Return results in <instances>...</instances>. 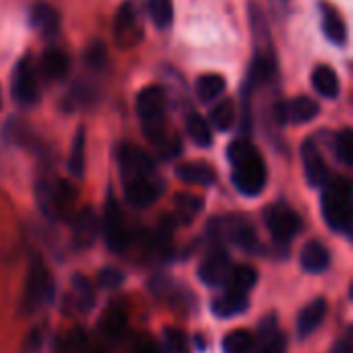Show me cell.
<instances>
[{"label":"cell","instance_id":"6da1fadb","mask_svg":"<svg viewBox=\"0 0 353 353\" xmlns=\"http://www.w3.org/2000/svg\"><path fill=\"white\" fill-rule=\"evenodd\" d=\"M228 157L234 186L246 196L261 194L267 186V165L261 151L248 139H236L228 149Z\"/></svg>","mask_w":353,"mask_h":353},{"label":"cell","instance_id":"7a4b0ae2","mask_svg":"<svg viewBox=\"0 0 353 353\" xmlns=\"http://www.w3.org/2000/svg\"><path fill=\"white\" fill-rule=\"evenodd\" d=\"M165 112H168V99L165 91L159 85H147L137 95V114L143 126L145 137L157 147L168 134H165Z\"/></svg>","mask_w":353,"mask_h":353},{"label":"cell","instance_id":"3957f363","mask_svg":"<svg viewBox=\"0 0 353 353\" xmlns=\"http://www.w3.org/2000/svg\"><path fill=\"white\" fill-rule=\"evenodd\" d=\"M323 213L327 223L345 236L352 234V182L343 176L327 180L323 186Z\"/></svg>","mask_w":353,"mask_h":353},{"label":"cell","instance_id":"277c9868","mask_svg":"<svg viewBox=\"0 0 353 353\" xmlns=\"http://www.w3.org/2000/svg\"><path fill=\"white\" fill-rule=\"evenodd\" d=\"M39 207L41 211L52 217V219H64L72 215L74 199L77 192L66 180H56V182H41L37 190Z\"/></svg>","mask_w":353,"mask_h":353},{"label":"cell","instance_id":"5b68a950","mask_svg":"<svg viewBox=\"0 0 353 353\" xmlns=\"http://www.w3.org/2000/svg\"><path fill=\"white\" fill-rule=\"evenodd\" d=\"M10 93L12 99L19 105H33L39 97V81H37V70L31 60V56H23L14 70H12V81H10Z\"/></svg>","mask_w":353,"mask_h":353},{"label":"cell","instance_id":"8992f818","mask_svg":"<svg viewBox=\"0 0 353 353\" xmlns=\"http://www.w3.org/2000/svg\"><path fill=\"white\" fill-rule=\"evenodd\" d=\"M265 223L271 232V236L281 242V244H288L292 242L300 230H302V219L298 215L296 209L279 203V205H271L267 211H265Z\"/></svg>","mask_w":353,"mask_h":353},{"label":"cell","instance_id":"52a82bcc","mask_svg":"<svg viewBox=\"0 0 353 353\" xmlns=\"http://www.w3.org/2000/svg\"><path fill=\"white\" fill-rule=\"evenodd\" d=\"M54 294V283H52V275L46 269V265L41 261L33 263L25 281V308L27 310H35L39 306H43Z\"/></svg>","mask_w":353,"mask_h":353},{"label":"cell","instance_id":"ba28073f","mask_svg":"<svg viewBox=\"0 0 353 353\" xmlns=\"http://www.w3.org/2000/svg\"><path fill=\"white\" fill-rule=\"evenodd\" d=\"M103 236H105L108 248L116 254H122L130 242V234H128L124 215H122L118 203L114 201V196H110L103 207Z\"/></svg>","mask_w":353,"mask_h":353},{"label":"cell","instance_id":"9c48e42d","mask_svg":"<svg viewBox=\"0 0 353 353\" xmlns=\"http://www.w3.org/2000/svg\"><path fill=\"white\" fill-rule=\"evenodd\" d=\"M161 192H163V182L159 180L157 174L124 180L126 201L137 209H145V207L153 205L161 196Z\"/></svg>","mask_w":353,"mask_h":353},{"label":"cell","instance_id":"30bf717a","mask_svg":"<svg viewBox=\"0 0 353 353\" xmlns=\"http://www.w3.org/2000/svg\"><path fill=\"white\" fill-rule=\"evenodd\" d=\"M118 163H120L122 180H130V178L155 174V161L151 159V155L145 153L143 149L130 145V143H126V145L120 147V151H118Z\"/></svg>","mask_w":353,"mask_h":353},{"label":"cell","instance_id":"8fae6325","mask_svg":"<svg viewBox=\"0 0 353 353\" xmlns=\"http://www.w3.org/2000/svg\"><path fill=\"white\" fill-rule=\"evenodd\" d=\"M211 232H213V234L217 232V236L223 234L232 244H236L238 248L248 250V252H252V250L259 246V238H256L254 228H252L248 221L238 219V217H232L230 221H225V219H215V223L211 225Z\"/></svg>","mask_w":353,"mask_h":353},{"label":"cell","instance_id":"7c38bea8","mask_svg":"<svg viewBox=\"0 0 353 353\" xmlns=\"http://www.w3.org/2000/svg\"><path fill=\"white\" fill-rule=\"evenodd\" d=\"M232 269L234 267H232L230 254L223 248H215L201 263V267H199V279L205 285H209V288H221V285H225Z\"/></svg>","mask_w":353,"mask_h":353},{"label":"cell","instance_id":"4fadbf2b","mask_svg":"<svg viewBox=\"0 0 353 353\" xmlns=\"http://www.w3.org/2000/svg\"><path fill=\"white\" fill-rule=\"evenodd\" d=\"M321 112V105L306 95L294 97L290 101H281L275 110V116L281 124H306L314 120Z\"/></svg>","mask_w":353,"mask_h":353},{"label":"cell","instance_id":"5bb4252c","mask_svg":"<svg viewBox=\"0 0 353 353\" xmlns=\"http://www.w3.org/2000/svg\"><path fill=\"white\" fill-rule=\"evenodd\" d=\"M302 161H304V174H306L308 184L323 188L325 182L329 180V170H327V163L321 155L319 145L312 139H308L302 145Z\"/></svg>","mask_w":353,"mask_h":353},{"label":"cell","instance_id":"9a60e30c","mask_svg":"<svg viewBox=\"0 0 353 353\" xmlns=\"http://www.w3.org/2000/svg\"><path fill=\"white\" fill-rule=\"evenodd\" d=\"M114 31H116L118 43H122V46H130L141 37V23H139V12H137L134 2L128 0L118 8Z\"/></svg>","mask_w":353,"mask_h":353},{"label":"cell","instance_id":"2e32d148","mask_svg":"<svg viewBox=\"0 0 353 353\" xmlns=\"http://www.w3.org/2000/svg\"><path fill=\"white\" fill-rule=\"evenodd\" d=\"M29 21L43 39H54L60 31V17L48 2H35L29 10Z\"/></svg>","mask_w":353,"mask_h":353},{"label":"cell","instance_id":"e0dca14e","mask_svg":"<svg viewBox=\"0 0 353 353\" xmlns=\"http://www.w3.org/2000/svg\"><path fill=\"white\" fill-rule=\"evenodd\" d=\"M273 74H275V60H273L269 54L259 52V54L254 56L252 64H250V70H248V77H246V83H244V91H242L244 99H248L250 93H252L254 89H259L263 83L271 81Z\"/></svg>","mask_w":353,"mask_h":353},{"label":"cell","instance_id":"ac0fdd59","mask_svg":"<svg viewBox=\"0 0 353 353\" xmlns=\"http://www.w3.org/2000/svg\"><path fill=\"white\" fill-rule=\"evenodd\" d=\"M321 10H323V31H325L327 39L335 46H345L347 43V25H345L341 12L327 2L321 4Z\"/></svg>","mask_w":353,"mask_h":353},{"label":"cell","instance_id":"d6986e66","mask_svg":"<svg viewBox=\"0 0 353 353\" xmlns=\"http://www.w3.org/2000/svg\"><path fill=\"white\" fill-rule=\"evenodd\" d=\"M97 236V217L91 209H83L72 219V240L79 248H87L93 244Z\"/></svg>","mask_w":353,"mask_h":353},{"label":"cell","instance_id":"ffe728a7","mask_svg":"<svg viewBox=\"0 0 353 353\" xmlns=\"http://www.w3.org/2000/svg\"><path fill=\"white\" fill-rule=\"evenodd\" d=\"M178 178L186 184H194V186H211L217 180L215 170L209 163L203 161H190V163H182L176 170Z\"/></svg>","mask_w":353,"mask_h":353},{"label":"cell","instance_id":"44dd1931","mask_svg":"<svg viewBox=\"0 0 353 353\" xmlns=\"http://www.w3.org/2000/svg\"><path fill=\"white\" fill-rule=\"evenodd\" d=\"M300 263H302L304 271H308V273H312V275H319V273H323V271L329 269V265H331V254H329V250H327L325 244L312 240V242H308V244L304 246Z\"/></svg>","mask_w":353,"mask_h":353},{"label":"cell","instance_id":"7402d4cb","mask_svg":"<svg viewBox=\"0 0 353 353\" xmlns=\"http://www.w3.org/2000/svg\"><path fill=\"white\" fill-rule=\"evenodd\" d=\"M312 85H314L316 93L321 97H327V99H337L341 93L339 77L329 64H319L312 70Z\"/></svg>","mask_w":353,"mask_h":353},{"label":"cell","instance_id":"603a6c76","mask_svg":"<svg viewBox=\"0 0 353 353\" xmlns=\"http://www.w3.org/2000/svg\"><path fill=\"white\" fill-rule=\"evenodd\" d=\"M325 314H327V302L325 300H314L312 304H308L300 316H298V335L300 337H308L312 335L325 321Z\"/></svg>","mask_w":353,"mask_h":353},{"label":"cell","instance_id":"cb8c5ba5","mask_svg":"<svg viewBox=\"0 0 353 353\" xmlns=\"http://www.w3.org/2000/svg\"><path fill=\"white\" fill-rule=\"evenodd\" d=\"M39 70H41V74L46 77V79H64L66 74H68V70H70V60H68V56L62 52V50H58V48H52V50H48L43 56H41V60H39Z\"/></svg>","mask_w":353,"mask_h":353},{"label":"cell","instance_id":"d4e9b609","mask_svg":"<svg viewBox=\"0 0 353 353\" xmlns=\"http://www.w3.org/2000/svg\"><path fill=\"white\" fill-rule=\"evenodd\" d=\"M256 269L248 267V265H240L236 269H232L228 281H225V292H234V294H242L248 296V292L256 285Z\"/></svg>","mask_w":353,"mask_h":353},{"label":"cell","instance_id":"484cf974","mask_svg":"<svg viewBox=\"0 0 353 353\" xmlns=\"http://www.w3.org/2000/svg\"><path fill=\"white\" fill-rule=\"evenodd\" d=\"M246 308H248V296L234 294V292H225L221 298H217L213 302V312H215V316H221V319L238 316Z\"/></svg>","mask_w":353,"mask_h":353},{"label":"cell","instance_id":"4316f807","mask_svg":"<svg viewBox=\"0 0 353 353\" xmlns=\"http://www.w3.org/2000/svg\"><path fill=\"white\" fill-rule=\"evenodd\" d=\"M126 314L120 308H112L101 319V333L108 341H120L126 333Z\"/></svg>","mask_w":353,"mask_h":353},{"label":"cell","instance_id":"83f0119b","mask_svg":"<svg viewBox=\"0 0 353 353\" xmlns=\"http://www.w3.org/2000/svg\"><path fill=\"white\" fill-rule=\"evenodd\" d=\"M194 89H196V95H199V99L207 103V101H213V99H217V97H219V95L225 91V79H223L221 74L209 72V74H203V77H199V81H196Z\"/></svg>","mask_w":353,"mask_h":353},{"label":"cell","instance_id":"f1b7e54d","mask_svg":"<svg viewBox=\"0 0 353 353\" xmlns=\"http://www.w3.org/2000/svg\"><path fill=\"white\" fill-rule=\"evenodd\" d=\"M186 130H188V137H190L199 147H209L211 141H213L209 122H207L201 114H196V112H192V114L186 116Z\"/></svg>","mask_w":353,"mask_h":353},{"label":"cell","instance_id":"f546056e","mask_svg":"<svg viewBox=\"0 0 353 353\" xmlns=\"http://www.w3.org/2000/svg\"><path fill=\"white\" fill-rule=\"evenodd\" d=\"M68 172L74 178H83L85 174V130L83 128H79L72 139V147L68 155Z\"/></svg>","mask_w":353,"mask_h":353},{"label":"cell","instance_id":"4dcf8cb0","mask_svg":"<svg viewBox=\"0 0 353 353\" xmlns=\"http://www.w3.org/2000/svg\"><path fill=\"white\" fill-rule=\"evenodd\" d=\"M211 122L217 130L225 132L236 124V105L232 99H223L221 103H217L211 112Z\"/></svg>","mask_w":353,"mask_h":353},{"label":"cell","instance_id":"1f68e13d","mask_svg":"<svg viewBox=\"0 0 353 353\" xmlns=\"http://www.w3.org/2000/svg\"><path fill=\"white\" fill-rule=\"evenodd\" d=\"M254 347V335L246 329L232 331L223 339V352L225 353H250Z\"/></svg>","mask_w":353,"mask_h":353},{"label":"cell","instance_id":"d6a6232c","mask_svg":"<svg viewBox=\"0 0 353 353\" xmlns=\"http://www.w3.org/2000/svg\"><path fill=\"white\" fill-rule=\"evenodd\" d=\"M149 14L155 27L168 29L174 21V4L172 0H149Z\"/></svg>","mask_w":353,"mask_h":353},{"label":"cell","instance_id":"836d02e7","mask_svg":"<svg viewBox=\"0 0 353 353\" xmlns=\"http://www.w3.org/2000/svg\"><path fill=\"white\" fill-rule=\"evenodd\" d=\"M72 290L77 294V302L83 310L91 308L93 300H95V292H93V285L89 281V277L85 275H74L72 277Z\"/></svg>","mask_w":353,"mask_h":353},{"label":"cell","instance_id":"e575fe53","mask_svg":"<svg viewBox=\"0 0 353 353\" xmlns=\"http://www.w3.org/2000/svg\"><path fill=\"white\" fill-rule=\"evenodd\" d=\"M176 209L180 213V217L184 221H190L194 215L201 213L203 209V199L194 196V194H178L176 196Z\"/></svg>","mask_w":353,"mask_h":353},{"label":"cell","instance_id":"d590c367","mask_svg":"<svg viewBox=\"0 0 353 353\" xmlns=\"http://www.w3.org/2000/svg\"><path fill=\"white\" fill-rule=\"evenodd\" d=\"M335 155L343 165H352L353 155V134L350 128H343L335 137Z\"/></svg>","mask_w":353,"mask_h":353},{"label":"cell","instance_id":"8d00e7d4","mask_svg":"<svg viewBox=\"0 0 353 353\" xmlns=\"http://www.w3.org/2000/svg\"><path fill=\"white\" fill-rule=\"evenodd\" d=\"M124 281V275L118 269H103L99 273V285L108 288V290H116L120 283Z\"/></svg>","mask_w":353,"mask_h":353},{"label":"cell","instance_id":"74e56055","mask_svg":"<svg viewBox=\"0 0 353 353\" xmlns=\"http://www.w3.org/2000/svg\"><path fill=\"white\" fill-rule=\"evenodd\" d=\"M85 62L93 68H101L105 64V50L101 48V43H93L87 52H85Z\"/></svg>","mask_w":353,"mask_h":353},{"label":"cell","instance_id":"f35d334b","mask_svg":"<svg viewBox=\"0 0 353 353\" xmlns=\"http://www.w3.org/2000/svg\"><path fill=\"white\" fill-rule=\"evenodd\" d=\"M259 353H285V339H283V335H279V333L271 335L263 343V347L259 350Z\"/></svg>","mask_w":353,"mask_h":353},{"label":"cell","instance_id":"ab89813d","mask_svg":"<svg viewBox=\"0 0 353 353\" xmlns=\"http://www.w3.org/2000/svg\"><path fill=\"white\" fill-rule=\"evenodd\" d=\"M165 335H168V345L172 347V352L184 353V350H186V337H184L180 331H176V329H168V331H165Z\"/></svg>","mask_w":353,"mask_h":353},{"label":"cell","instance_id":"60d3db41","mask_svg":"<svg viewBox=\"0 0 353 353\" xmlns=\"http://www.w3.org/2000/svg\"><path fill=\"white\" fill-rule=\"evenodd\" d=\"M335 353H353L352 352V339H350V337H343V339L337 343Z\"/></svg>","mask_w":353,"mask_h":353},{"label":"cell","instance_id":"b9f144b4","mask_svg":"<svg viewBox=\"0 0 353 353\" xmlns=\"http://www.w3.org/2000/svg\"><path fill=\"white\" fill-rule=\"evenodd\" d=\"M130 353H157V352H155V347H153L149 341H141V343H137V345H134V350H132Z\"/></svg>","mask_w":353,"mask_h":353},{"label":"cell","instance_id":"7bdbcfd3","mask_svg":"<svg viewBox=\"0 0 353 353\" xmlns=\"http://www.w3.org/2000/svg\"><path fill=\"white\" fill-rule=\"evenodd\" d=\"M281 2H290V0H281Z\"/></svg>","mask_w":353,"mask_h":353}]
</instances>
